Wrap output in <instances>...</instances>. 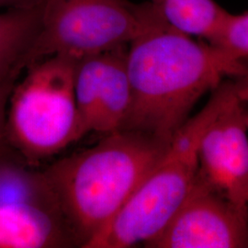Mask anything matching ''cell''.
<instances>
[{
    "label": "cell",
    "instance_id": "obj_1",
    "mask_svg": "<svg viewBox=\"0 0 248 248\" xmlns=\"http://www.w3.org/2000/svg\"><path fill=\"white\" fill-rule=\"evenodd\" d=\"M126 61L131 103L121 131L166 144L204 94L225 78L248 74V64L174 29L154 6L146 26L128 46Z\"/></svg>",
    "mask_w": 248,
    "mask_h": 248
},
{
    "label": "cell",
    "instance_id": "obj_2",
    "mask_svg": "<svg viewBox=\"0 0 248 248\" xmlns=\"http://www.w3.org/2000/svg\"><path fill=\"white\" fill-rule=\"evenodd\" d=\"M168 145L141 133L118 131L43 173L74 239L83 247L105 226Z\"/></svg>",
    "mask_w": 248,
    "mask_h": 248
},
{
    "label": "cell",
    "instance_id": "obj_3",
    "mask_svg": "<svg viewBox=\"0 0 248 248\" xmlns=\"http://www.w3.org/2000/svg\"><path fill=\"white\" fill-rule=\"evenodd\" d=\"M227 99L225 89L214 91L206 106L177 131L159 161L120 211L82 248L145 246L159 235L195 182L200 141Z\"/></svg>",
    "mask_w": 248,
    "mask_h": 248
},
{
    "label": "cell",
    "instance_id": "obj_4",
    "mask_svg": "<svg viewBox=\"0 0 248 248\" xmlns=\"http://www.w3.org/2000/svg\"><path fill=\"white\" fill-rule=\"evenodd\" d=\"M78 60L53 55L31 63L9 96V145L29 164L63 150L82 137L74 80Z\"/></svg>",
    "mask_w": 248,
    "mask_h": 248
},
{
    "label": "cell",
    "instance_id": "obj_5",
    "mask_svg": "<svg viewBox=\"0 0 248 248\" xmlns=\"http://www.w3.org/2000/svg\"><path fill=\"white\" fill-rule=\"evenodd\" d=\"M153 5L128 0H43L40 31L27 67L53 55L80 60L129 45L146 26Z\"/></svg>",
    "mask_w": 248,
    "mask_h": 248
},
{
    "label": "cell",
    "instance_id": "obj_6",
    "mask_svg": "<svg viewBox=\"0 0 248 248\" xmlns=\"http://www.w3.org/2000/svg\"><path fill=\"white\" fill-rule=\"evenodd\" d=\"M15 152L0 154V248L62 246L73 235L44 175L24 169Z\"/></svg>",
    "mask_w": 248,
    "mask_h": 248
},
{
    "label": "cell",
    "instance_id": "obj_7",
    "mask_svg": "<svg viewBox=\"0 0 248 248\" xmlns=\"http://www.w3.org/2000/svg\"><path fill=\"white\" fill-rule=\"evenodd\" d=\"M145 247L248 248V207L232 202L198 174L172 220Z\"/></svg>",
    "mask_w": 248,
    "mask_h": 248
},
{
    "label": "cell",
    "instance_id": "obj_8",
    "mask_svg": "<svg viewBox=\"0 0 248 248\" xmlns=\"http://www.w3.org/2000/svg\"><path fill=\"white\" fill-rule=\"evenodd\" d=\"M199 176L232 202L248 207V107L237 87L205 130Z\"/></svg>",
    "mask_w": 248,
    "mask_h": 248
},
{
    "label": "cell",
    "instance_id": "obj_9",
    "mask_svg": "<svg viewBox=\"0 0 248 248\" xmlns=\"http://www.w3.org/2000/svg\"><path fill=\"white\" fill-rule=\"evenodd\" d=\"M128 45H121L101 53L98 80L97 115L94 131H121L131 103V86L127 72Z\"/></svg>",
    "mask_w": 248,
    "mask_h": 248
},
{
    "label": "cell",
    "instance_id": "obj_10",
    "mask_svg": "<svg viewBox=\"0 0 248 248\" xmlns=\"http://www.w3.org/2000/svg\"><path fill=\"white\" fill-rule=\"evenodd\" d=\"M43 2V1H42ZM42 3L0 13V81L17 83L40 31Z\"/></svg>",
    "mask_w": 248,
    "mask_h": 248
},
{
    "label": "cell",
    "instance_id": "obj_11",
    "mask_svg": "<svg viewBox=\"0 0 248 248\" xmlns=\"http://www.w3.org/2000/svg\"><path fill=\"white\" fill-rule=\"evenodd\" d=\"M151 3L170 26L207 42L227 13L213 0H151Z\"/></svg>",
    "mask_w": 248,
    "mask_h": 248
},
{
    "label": "cell",
    "instance_id": "obj_12",
    "mask_svg": "<svg viewBox=\"0 0 248 248\" xmlns=\"http://www.w3.org/2000/svg\"><path fill=\"white\" fill-rule=\"evenodd\" d=\"M208 43L233 60L248 64V12L232 14L227 11L221 25Z\"/></svg>",
    "mask_w": 248,
    "mask_h": 248
},
{
    "label": "cell",
    "instance_id": "obj_13",
    "mask_svg": "<svg viewBox=\"0 0 248 248\" xmlns=\"http://www.w3.org/2000/svg\"><path fill=\"white\" fill-rule=\"evenodd\" d=\"M16 83L0 81V154L12 148L7 140L6 120L9 96Z\"/></svg>",
    "mask_w": 248,
    "mask_h": 248
},
{
    "label": "cell",
    "instance_id": "obj_14",
    "mask_svg": "<svg viewBox=\"0 0 248 248\" xmlns=\"http://www.w3.org/2000/svg\"><path fill=\"white\" fill-rule=\"evenodd\" d=\"M43 0H0V8H18L41 4Z\"/></svg>",
    "mask_w": 248,
    "mask_h": 248
},
{
    "label": "cell",
    "instance_id": "obj_15",
    "mask_svg": "<svg viewBox=\"0 0 248 248\" xmlns=\"http://www.w3.org/2000/svg\"><path fill=\"white\" fill-rule=\"evenodd\" d=\"M236 87L238 97L248 107V74L244 77L238 78Z\"/></svg>",
    "mask_w": 248,
    "mask_h": 248
}]
</instances>
